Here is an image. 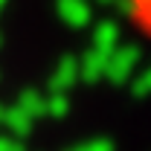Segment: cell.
<instances>
[{
  "mask_svg": "<svg viewBox=\"0 0 151 151\" xmlns=\"http://www.w3.org/2000/svg\"><path fill=\"white\" fill-rule=\"evenodd\" d=\"M131 26L139 32L142 38L151 41V0H122Z\"/></svg>",
  "mask_w": 151,
  "mask_h": 151,
  "instance_id": "cell-1",
  "label": "cell"
}]
</instances>
